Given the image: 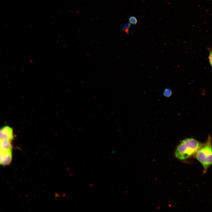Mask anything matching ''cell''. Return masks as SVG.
<instances>
[{
	"label": "cell",
	"instance_id": "3957f363",
	"mask_svg": "<svg viewBox=\"0 0 212 212\" xmlns=\"http://www.w3.org/2000/svg\"><path fill=\"white\" fill-rule=\"evenodd\" d=\"M12 158L11 149L1 150L0 163L5 165L9 164Z\"/></svg>",
	"mask_w": 212,
	"mask_h": 212
},
{
	"label": "cell",
	"instance_id": "7a4b0ae2",
	"mask_svg": "<svg viewBox=\"0 0 212 212\" xmlns=\"http://www.w3.org/2000/svg\"><path fill=\"white\" fill-rule=\"evenodd\" d=\"M195 155L196 159L202 165L203 173H205L212 165V142L210 135H209L206 143L203 144Z\"/></svg>",
	"mask_w": 212,
	"mask_h": 212
},
{
	"label": "cell",
	"instance_id": "ba28073f",
	"mask_svg": "<svg viewBox=\"0 0 212 212\" xmlns=\"http://www.w3.org/2000/svg\"><path fill=\"white\" fill-rule=\"evenodd\" d=\"M129 23L133 25L136 24L137 23L136 18L134 16L130 17L129 19Z\"/></svg>",
	"mask_w": 212,
	"mask_h": 212
},
{
	"label": "cell",
	"instance_id": "6da1fadb",
	"mask_svg": "<svg viewBox=\"0 0 212 212\" xmlns=\"http://www.w3.org/2000/svg\"><path fill=\"white\" fill-rule=\"evenodd\" d=\"M203 145L193 138L185 139L177 146L174 152L175 156L179 160H185L195 155Z\"/></svg>",
	"mask_w": 212,
	"mask_h": 212
},
{
	"label": "cell",
	"instance_id": "52a82bcc",
	"mask_svg": "<svg viewBox=\"0 0 212 212\" xmlns=\"http://www.w3.org/2000/svg\"><path fill=\"white\" fill-rule=\"evenodd\" d=\"M131 26L130 23L125 24L123 25L122 29L124 30L127 33H128L129 32V28Z\"/></svg>",
	"mask_w": 212,
	"mask_h": 212
},
{
	"label": "cell",
	"instance_id": "277c9868",
	"mask_svg": "<svg viewBox=\"0 0 212 212\" xmlns=\"http://www.w3.org/2000/svg\"><path fill=\"white\" fill-rule=\"evenodd\" d=\"M12 132L11 128L8 126L3 127L0 131L1 139L11 140L13 138Z\"/></svg>",
	"mask_w": 212,
	"mask_h": 212
},
{
	"label": "cell",
	"instance_id": "9c48e42d",
	"mask_svg": "<svg viewBox=\"0 0 212 212\" xmlns=\"http://www.w3.org/2000/svg\"><path fill=\"white\" fill-rule=\"evenodd\" d=\"M210 64L212 67V50L210 51V54L208 57Z\"/></svg>",
	"mask_w": 212,
	"mask_h": 212
},
{
	"label": "cell",
	"instance_id": "5b68a950",
	"mask_svg": "<svg viewBox=\"0 0 212 212\" xmlns=\"http://www.w3.org/2000/svg\"><path fill=\"white\" fill-rule=\"evenodd\" d=\"M11 141L8 140L1 139V150L11 149Z\"/></svg>",
	"mask_w": 212,
	"mask_h": 212
},
{
	"label": "cell",
	"instance_id": "8992f818",
	"mask_svg": "<svg viewBox=\"0 0 212 212\" xmlns=\"http://www.w3.org/2000/svg\"><path fill=\"white\" fill-rule=\"evenodd\" d=\"M163 95L165 97H169L171 96L172 94L171 90L169 88H165L163 91Z\"/></svg>",
	"mask_w": 212,
	"mask_h": 212
}]
</instances>
